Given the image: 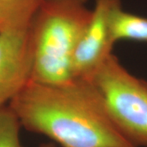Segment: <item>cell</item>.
I'll return each instance as SVG.
<instances>
[{"label":"cell","instance_id":"cell-1","mask_svg":"<svg viewBox=\"0 0 147 147\" xmlns=\"http://www.w3.org/2000/svg\"><path fill=\"white\" fill-rule=\"evenodd\" d=\"M21 127L61 147H137L111 122L103 99L88 79L49 84L30 81L11 100Z\"/></svg>","mask_w":147,"mask_h":147},{"label":"cell","instance_id":"cell-2","mask_svg":"<svg viewBox=\"0 0 147 147\" xmlns=\"http://www.w3.org/2000/svg\"><path fill=\"white\" fill-rule=\"evenodd\" d=\"M88 0H43L30 24L32 81L57 84L73 79L76 47L92 16Z\"/></svg>","mask_w":147,"mask_h":147},{"label":"cell","instance_id":"cell-3","mask_svg":"<svg viewBox=\"0 0 147 147\" xmlns=\"http://www.w3.org/2000/svg\"><path fill=\"white\" fill-rule=\"evenodd\" d=\"M91 81L111 122L133 146H147V83L130 74L111 54Z\"/></svg>","mask_w":147,"mask_h":147},{"label":"cell","instance_id":"cell-4","mask_svg":"<svg viewBox=\"0 0 147 147\" xmlns=\"http://www.w3.org/2000/svg\"><path fill=\"white\" fill-rule=\"evenodd\" d=\"M34 52L30 25L0 30V107L32 79Z\"/></svg>","mask_w":147,"mask_h":147},{"label":"cell","instance_id":"cell-5","mask_svg":"<svg viewBox=\"0 0 147 147\" xmlns=\"http://www.w3.org/2000/svg\"><path fill=\"white\" fill-rule=\"evenodd\" d=\"M121 0H96L92 16L76 47L72 61V76L91 80L110 57L114 42L110 31L112 10Z\"/></svg>","mask_w":147,"mask_h":147},{"label":"cell","instance_id":"cell-6","mask_svg":"<svg viewBox=\"0 0 147 147\" xmlns=\"http://www.w3.org/2000/svg\"><path fill=\"white\" fill-rule=\"evenodd\" d=\"M110 25L115 42L123 39L147 42V18L124 11L122 4L111 11Z\"/></svg>","mask_w":147,"mask_h":147},{"label":"cell","instance_id":"cell-7","mask_svg":"<svg viewBox=\"0 0 147 147\" xmlns=\"http://www.w3.org/2000/svg\"><path fill=\"white\" fill-rule=\"evenodd\" d=\"M43 0H0V27L28 26Z\"/></svg>","mask_w":147,"mask_h":147},{"label":"cell","instance_id":"cell-8","mask_svg":"<svg viewBox=\"0 0 147 147\" xmlns=\"http://www.w3.org/2000/svg\"><path fill=\"white\" fill-rule=\"evenodd\" d=\"M21 125L10 107H0V147H23L20 140Z\"/></svg>","mask_w":147,"mask_h":147},{"label":"cell","instance_id":"cell-9","mask_svg":"<svg viewBox=\"0 0 147 147\" xmlns=\"http://www.w3.org/2000/svg\"><path fill=\"white\" fill-rule=\"evenodd\" d=\"M39 147H57L53 143H43L41 144Z\"/></svg>","mask_w":147,"mask_h":147},{"label":"cell","instance_id":"cell-10","mask_svg":"<svg viewBox=\"0 0 147 147\" xmlns=\"http://www.w3.org/2000/svg\"><path fill=\"white\" fill-rule=\"evenodd\" d=\"M0 30H2V29H1V27H0Z\"/></svg>","mask_w":147,"mask_h":147},{"label":"cell","instance_id":"cell-11","mask_svg":"<svg viewBox=\"0 0 147 147\" xmlns=\"http://www.w3.org/2000/svg\"><path fill=\"white\" fill-rule=\"evenodd\" d=\"M146 83H147V82H146Z\"/></svg>","mask_w":147,"mask_h":147}]
</instances>
